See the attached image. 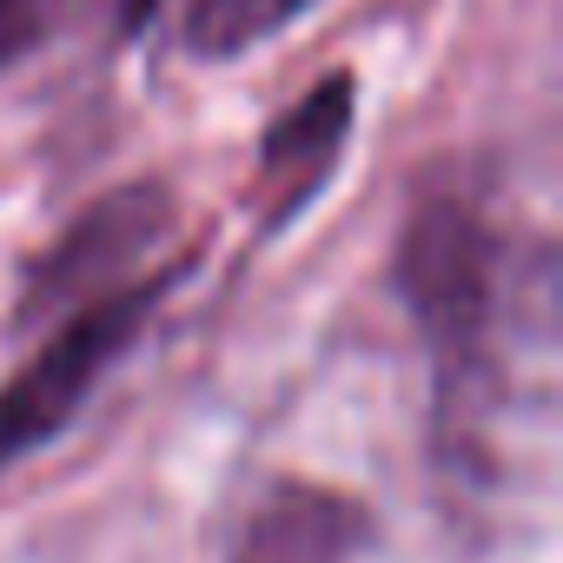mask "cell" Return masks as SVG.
Masks as SVG:
<instances>
[{
  "instance_id": "obj_1",
  "label": "cell",
  "mask_w": 563,
  "mask_h": 563,
  "mask_svg": "<svg viewBox=\"0 0 563 563\" xmlns=\"http://www.w3.org/2000/svg\"><path fill=\"white\" fill-rule=\"evenodd\" d=\"M398 292L444 365V411H517V378L550 372V252L504 239L471 206L418 212L398 239Z\"/></svg>"
},
{
  "instance_id": "obj_2",
  "label": "cell",
  "mask_w": 563,
  "mask_h": 563,
  "mask_svg": "<svg viewBox=\"0 0 563 563\" xmlns=\"http://www.w3.org/2000/svg\"><path fill=\"white\" fill-rule=\"evenodd\" d=\"M186 272L192 265L173 258L153 278H133V286L67 312V325L21 365V378L0 385V471H8L14 457H27V451H41V444H54L74 424V411L100 391V378L126 358V345L146 332V319L159 312V299L179 286Z\"/></svg>"
},
{
  "instance_id": "obj_3",
  "label": "cell",
  "mask_w": 563,
  "mask_h": 563,
  "mask_svg": "<svg viewBox=\"0 0 563 563\" xmlns=\"http://www.w3.org/2000/svg\"><path fill=\"white\" fill-rule=\"evenodd\" d=\"M173 225V199L159 186H126L113 199H100L27 278V306L34 312H74L87 299H107L120 286H107V278L120 265H140Z\"/></svg>"
},
{
  "instance_id": "obj_4",
  "label": "cell",
  "mask_w": 563,
  "mask_h": 563,
  "mask_svg": "<svg viewBox=\"0 0 563 563\" xmlns=\"http://www.w3.org/2000/svg\"><path fill=\"white\" fill-rule=\"evenodd\" d=\"M352 120H358V87H352V74H332L265 133L258 179H252V206H258L265 232H286L332 186L345 140H352Z\"/></svg>"
},
{
  "instance_id": "obj_5",
  "label": "cell",
  "mask_w": 563,
  "mask_h": 563,
  "mask_svg": "<svg viewBox=\"0 0 563 563\" xmlns=\"http://www.w3.org/2000/svg\"><path fill=\"white\" fill-rule=\"evenodd\" d=\"M352 543V510L319 490H278L239 537V563H339Z\"/></svg>"
},
{
  "instance_id": "obj_6",
  "label": "cell",
  "mask_w": 563,
  "mask_h": 563,
  "mask_svg": "<svg viewBox=\"0 0 563 563\" xmlns=\"http://www.w3.org/2000/svg\"><path fill=\"white\" fill-rule=\"evenodd\" d=\"M312 8L319 0H192L186 8V47L199 60H232V54H252L258 41H272L278 27H292Z\"/></svg>"
},
{
  "instance_id": "obj_7",
  "label": "cell",
  "mask_w": 563,
  "mask_h": 563,
  "mask_svg": "<svg viewBox=\"0 0 563 563\" xmlns=\"http://www.w3.org/2000/svg\"><path fill=\"white\" fill-rule=\"evenodd\" d=\"M80 14V0H0V74L60 41Z\"/></svg>"
},
{
  "instance_id": "obj_8",
  "label": "cell",
  "mask_w": 563,
  "mask_h": 563,
  "mask_svg": "<svg viewBox=\"0 0 563 563\" xmlns=\"http://www.w3.org/2000/svg\"><path fill=\"white\" fill-rule=\"evenodd\" d=\"M153 14H159V0H120V27H126V34H140Z\"/></svg>"
}]
</instances>
